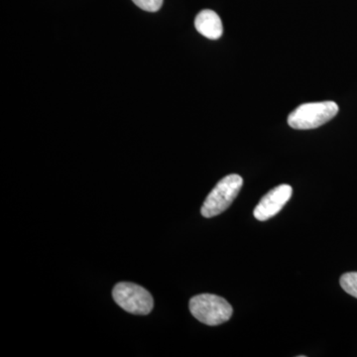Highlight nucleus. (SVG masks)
I'll use <instances>...</instances> for the list:
<instances>
[{"label": "nucleus", "instance_id": "nucleus-1", "mask_svg": "<svg viewBox=\"0 0 357 357\" xmlns=\"http://www.w3.org/2000/svg\"><path fill=\"white\" fill-rule=\"evenodd\" d=\"M338 105L335 102H307L301 105L288 116V124L294 129L307 130L318 128L332 121L337 114Z\"/></svg>", "mask_w": 357, "mask_h": 357}, {"label": "nucleus", "instance_id": "nucleus-2", "mask_svg": "<svg viewBox=\"0 0 357 357\" xmlns=\"http://www.w3.org/2000/svg\"><path fill=\"white\" fill-rule=\"evenodd\" d=\"M190 311L201 323L208 326H218L231 318L232 307L220 296L202 294L190 301Z\"/></svg>", "mask_w": 357, "mask_h": 357}, {"label": "nucleus", "instance_id": "nucleus-3", "mask_svg": "<svg viewBox=\"0 0 357 357\" xmlns=\"http://www.w3.org/2000/svg\"><path fill=\"white\" fill-rule=\"evenodd\" d=\"M243 185V178L236 174L222 178L206 197L202 206V215L206 218L217 217L229 208Z\"/></svg>", "mask_w": 357, "mask_h": 357}, {"label": "nucleus", "instance_id": "nucleus-4", "mask_svg": "<svg viewBox=\"0 0 357 357\" xmlns=\"http://www.w3.org/2000/svg\"><path fill=\"white\" fill-rule=\"evenodd\" d=\"M112 297L119 307L130 314L145 316L153 309L151 294L137 284L128 282L117 284L112 291Z\"/></svg>", "mask_w": 357, "mask_h": 357}, {"label": "nucleus", "instance_id": "nucleus-5", "mask_svg": "<svg viewBox=\"0 0 357 357\" xmlns=\"http://www.w3.org/2000/svg\"><path fill=\"white\" fill-rule=\"evenodd\" d=\"M293 189L289 185H280L267 192L256 206L255 217L260 222L273 218L284 208L292 197Z\"/></svg>", "mask_w": 357, "mask_h": 357}, {"label": "nucleus", "instance_id": "nucleus-6", "mask_svg": "<svg viewBox=\"0 0 357 357\" xmlns=\"http://www.w3.org/2000/svg\"><path fill=\"white\" fill-rule=\"evenodd\" d=\"M195 26L199 34L206 38L218 40L222 37L223 32L222 22L220 16L211 9H204L197 15Z\"/></svg>", "mask_w": 357, "mask_h": 357}, {"label": "nucleus", "instance_id": "nucleus-7", "mask_svg": "<svg viewBox=\"0 0 357 357\" xmlns=\"http://www.w3.org/2000/svg\"><path fill=\"white\" fill-rule=\"evenodd\" d=\"M340 286L345 292L357 299V272H349L342 275Z\"/></svg>", "mask_w": 357, "mask_h": 357}, {"label": "nucleus", "instance_id": "nucleus-8", "mask_svg": "<svg viewBox=\"0 0 357 357\" xmlns=\"http://www.w3.org/2000/svg\"><path fill=\"white\" fill-rule=\"evenodd\" d=\"M135 6L148 13H156L162 6L164 0H132Z\"/></svg>", "mask_w": 357, "mask_h": 357}]
</instances>
